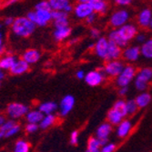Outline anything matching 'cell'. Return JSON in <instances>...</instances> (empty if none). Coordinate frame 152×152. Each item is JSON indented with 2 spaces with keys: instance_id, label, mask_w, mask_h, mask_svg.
<instances>
[{
  "instance_id": "e575fe53",
  "label": "cell",
  "mask_w": 152,
  "mask_h": 152,
  "mask_svg": "<svg viewBox=\"0 0 152 152\" xmlns=\"http://www.w3.org/2000/svg\"><path fill=\"white\" fill-rule=\"evenodd\" d=\"M126 107H127V113L128 115H133L134 113L137 112V106L135 101V99H129L126 101Z\"/></svg>"
},
{
  "instance_id": "f1b7e54d",
  "label": "cell",
  "mask_w": 152,
  "mask_h": 152,
  "mask_svg": "<svg viewBox=\"0 0 152 152\" xmlns=\"http://www.w3.org/2000/svg\"><path fill=\"white\" fill-rule=\"evenodd\" d=\"M137 107H145L151 101V96L148 93H142L139 95L135 99Z\"/></svg>"
},
{
  "instance_id": "44dd1931",
  "label": "cell",
  "mask_w": 152,
  "mask_h": 152,
  "mask_svg": "<svg viewBox=\"0 0 152 152\" xmlns=\"http://www.w3.org/2000/svg\"><path fill=\"white\" fill-rule=\"evenodd\" d=\"M17 61L15 56L12 55H7L0 58V69L1 70H10L12 66Z\"/></svg>"
},
{
  "instance_id": "277c9868",
  "label": "cell",
  "mask_w": 152,
  "mask_h": 152,
  "mask_svg": "<svg viewBox=\"0 0 152 152\" xmlns=\"http://www.w3.org/2000/svg\"><path fill=\"white\" fill-rule=\"evenodd\" d=\"M136 77V70L132 66H126L123 71L117 77L116 83L120 88L128 87Z\"/></svg>"
},
{
  "instance_id": "bcb514c9",
  "label": "cell",
  "mask_w": 152,
  "mask_h": 152,
  "mask_svg": "<svg viewBox=\"0 0 152 152\" xmlns=\"http://www.w3.org/2000/svg\"><path fill=\"white\" fill-rule=\"evenodd\" d=\"M136 39L139 43H145L146 42V36L144 34H137L136 36Z\"/></svg>"
},
{
  "instance_id": "680465c9",
  "label": "cell",
  "mask_w": 152,
  "mask_h": 152,
  "mask_svg": "<svg viewBox=\"0 0 152 152\" xmlns=\"http://www.w3.org/2000/svg\"><path fill=\"white\" fill-rule=\"evenodd\" d=\"M88 48H89V49H94V48H95V44H90V45L88 46Z\"/></svg>"
},
{
  "instance_id": "7bdbcfd3",
  "label": "cell",
  "mask_w": 152,
  "mask_h": 152,
  "mask_svg": "<svg viewBox=\"0 0 152 152\" xmlns=\"http://www.w3.org/2000/svg\"><path fill=\"white\" fill-rule=\"evenodd\" d=\"M89 34H90V37L92 38H98L100 35V31L98 28H96V27H93V28L90 29Z\"/></svg>"
},
{
  "instance_id": "ab89813d",
  "label": "cell",
  "mask_w": 152,
  "mask_h": 152,
  "mask_svg": "<svg viewBox=\"0 0 152 152\" xmlns=\"http://www.w3.org/2000/svg\"><path fill=\"white\" fill-rule=\"evenodd\" d=\"M39 126L37 125V124H33V123H27L26 127H25V130L26 133L28 134H32V133H35L37 131Z\"/></svg>"
},
{
  "instance_id": "8fae6325",
  "label": "cell",
  "mask_w": 152,
  "mask_h": 152,
  "mask_svg": "<svg viewBox=\"0 0 152 152\" xmlns=\"http://www.w3.org/2000/svg\"><path fill=\"white\" fill-rule=\"evenodd\" d=\"M119 36L126 41V42L129 43V41L133 39L134 37H136V36L137 35V27L134 25L131 24H126L123 26L119 27L118 29H117Z\"/></svg>"
},
{
  "instance_id": "f5cc1de1",
  "label": "cell",
  "mask_w": 152,
  "mask_h": 152,
  "mask_svg": "<svg viewBox=\"0 0 152 152\" xmlns=\"http://www.w3.org/2000/svg\"><path fill=\"white\" fill-rule=\"evenodd\" d=\"M6 121H7L6 117H4L3 115H0V128H1V127L4 125Z\"/></svg>"
},
{
  "instance_id": "be15d7a7",
  "label": "cell",
  "mask_w": 152,
  "mask_h": 152,
  "mask_svg": "<svg viewBox=\"0 0 152 152\" xmlns=\"http://www.w3.org/2000/svg\"><path fill=\"white\" fill-rule=\"evenodd\" d=\"M1 7H2V3L0 2V8H1Z\"/></svg>"
},
{
  "instance_id": "60d3db41",
  "label": "cell",
  "mask_w": 152,
  "mask_h": 152,
  "mask_svg": "<svg viewBox=\"0 0 152 152\" xmlns=\"http://www.w3.org/2000/svg\"><path fill=\"white\" fill-rule=\"evenodd\" d=\"M115 149H116V145L114 143H108L101 148L100 152H114Z\"/></svg>"
},
{
  "instance_id": "603a6c76",
  "label": "cell",
  "mask_w": 152,
  "mask_h": 152,
  "mask_svg": "<svg viewBox=\"0 0 152 152\" xmlns=\"http://www.w3.org/2000/svg\"><path fill=\"white\" fill-rule=\"evenodd\" d=\"M88 3L96 13L105 14L107 11V5L103 0H88Z\"/></svg>"
},
{
  "instance_id": "836d02e7",
  "label": "cell",
  "mask_w": 152,
  "mask_h": 152,
  "mask_svg": "<svg viewBox=\"0 0 152 152\" xmlns=\"http://www.w3.org/2000/svg\"><path fill=\"white\" fill-rule=\"evenodd\" d=\"M100 144L99 139H96V137H92L88 140V150H99L100 149Z\"/></svg>"
},
{
  "instance_id": "9c48e42d",
  "label": "cell",
  "mask_w": 152,
  "mask_h": 152,
  "mask_svg": "<svg viewBox=\"0 0 152 152\" xmlns=\"http://www.w3.org/2000/svg\"><path fill=\"white\" fill-rule=\"evenodd\" d=\"M52 20L55 28H63V27L69 26L68 15L63 11H52Z\"/></svg>"
},
{
  "instance_id": "484cf974",
  "label": "cell",
  "mask_w": 152,
  "mask_h": 152,
  "mask_svg": "<svg viewBox=\"0 0 152 152\" xmlns=\"http://www.w3.org/2000/svg\"><path fill=\"white\" fill-rule=\"evenodd\" d=\"M48 2L52 11H64L66 7L70 4L67 0H50Z\"/></svg>"
},
{
  "instance_id": "4fadbf2b",
  "label": "cell",
  "mask_w": 152,
  "mask_h": 152,
  "mask_svg": "<svg viewBox=\"0 0 152 152\" xmlns=\"http://www.w3.org/2000/svg\"><path fill=\"white\" fill-rule=\"evenodd\" d=\"M122 56V48H119L118 45H116L112 41L108 40V48H107V61L111 60H118Z\"/></svg>"
},
{
  "instance_id": "4316f807",
  "label": "cell",
  "mask_w": 152,
  "mask_h": 152,
  "mask_svg": "<svg viewBox=\"0 0 152 152\" xmlns=\"http://www.w3.org/2000/svg\"><path fill=\"white\" fill-rule=\"evenodd\" d=\"M57 120V118L54 114H51V115H46L43 117L42 120L39 123V128L42 129H47L48 128H50L51 126H53L55 122Z\"/></svg>"
},
{
  "instance_id": "e7e4bbea",
  "label": "cell",
  "mask_w": 152,
  "mask_h": 152,
  "mask_svg": "<svg viewBox=\"0 0 152 152\" xmlns=\"http://www.w3.org/2000/svg\"><path fill=\"white\" fill-rule=\"evenodd\" d=\"M0 86H1V82H0Z\"/></svg>"
},
{
  "instance_id": "6f0895ef",
  "label": "cell",
  "mask_w": 152,
  "mask_h": 152,
  "mask_svg": "<svg viewBox=\"0 0 152 152\" xmlns=\"http://www.w3.org/2000/svg\"><path fill=\"white\" fill-rule=\"evenodd\" d=\"M3 53H4V48L2 46V47H0V56H2Z\"/></svg>"
},
{
  "instance_id": "7c38bea8",
  "label": "cell",
  "mask_w": 152,
  "mask_h": 152,
  "mask_svg": "<svg viewBox=\"0 0 152 152\" xmlns=\"http://www.w3.org/2000/svg\"><path fill=\"white\" fill-rule=\"evenodd\" d=\"M108 48V39L106 37H99L95 44V53L102 59H106Z\"/></svg>"
},
{
  "instance_id": "ffe728a7",
  "label": "cell",
  "mask_w": 152,
  "mask_h": 152,
  "mask_svg": "<svg viewBox=\"0 0 152 152\" xmlns=\"http://www.w3.org/2000/svg\"><path fill=\"white\" fill-rule=\"evenodd\" d=\"M132 129V124L129 120H122V122L118 125L117 135L119 137H125L130 132Z\"/></svg>"
},
{
  "instance_id": "11a10c76",
  "label": "cell",
  "mask_w": 152,
  "mask_h": 152,
  "mask_svg": "<svg viewBox=\"0 0 152 152\" xmlns=\"http://www.w3.org/2000/svg\"><path fill=\"white\" fill-rule=\"evenodd\" d=\"M2 44H3V35L0 32V47H2Z\"/></svg>"
},
{
  "instance_id": "74e56055",
  "label": "cell",
  "mask_w": 152,
  "mask_h": 152,
  "mask_svg": "<svg viewBox=\"0 0 152 152\" xmlns=\"http://www.w3.org/2000/svg\"><path fill=\"white\" fill-rule=\"evenodd\" d=\"M17 125V122L15 120H13V119H9V120H7L5 122L4 125L0 128V131H2L4 133H6L7 131H8L9 129H11L13 127H15Z\"/></svg>"
},
{
  "instance_id": "f546056e",
  "label": "cell",
  "mask_w": 152,
  "mask_h": 152,
  "mask_svg": "<svg viewBox=\"0 0 152 152\" xmlns=\"http://www.w3.org/2000/svg\"><path fill=\"white\" fill-rule=\"evenodd\" d=\"M140 54L145 58H152V39L147 40L140 48Z\"/></svg>"
},
{
  "instance_id": "30bf717a",
  "label": "cell",
  "mask_w": 152,
  "mask_h": 152,
  "mask_svg": "<svg viewBox=\"0 0 152 152\" xmlns=\"http://www.w3.org/2000/svg\"><path fill=\"white\" fill-rule=\"evenodd\" d=\"M75 106V98L72 95H66L59 103L60 115L65 117L68 115Z\"/></svg>"
},
{
  "instance_id": "db71d44e",
  "label": "cell",
  "mask_w": 152,
  "mask_h": 152,
  "mask_svg": "<svg viewBox=\"0 0 152 152\" xmlns=\"http://www.w3.org/2000/svg\"><path fill=\"white\" fill-rule=\"evenodd\" d=\"M4 77H5V74H4V72H3L1 69H0V82H1V81L3 80Z\"/></svg>"
},
{
  "instance_id": "83f0119b",
  "label": "cell",
  "mask_w": 152,
  "mask_h": 152,
  "mask_svg": "<svg viewBox=\"0 0 152 152\" xmlns=\"http://www.w3.org/2000/svg\"><path fill=\"white\" fill-rule=\"evenodd\" d=\"M107 120L110 125H118L123 120V118L120 114H118L116 110L111 108L107 113Z\"/></svg>"
},
{
  "instance_id": "5b68a950",
  "label": "cell",
  "mask_w": 152,
  "mask_h": 152,
  "mask_svg": "<svg viewBox=\"0 0 152 152\" xmlns=\"http://www.w3.org/2000/svg\"><path fill=\"white\" fill-rule=\"evenodd\" d=\"M74 15L79 19H86L94 12L88 0H81L74 7Z\"/></svg>"
},
{
  "instance_id": "d6986e66",
  "label": "cell",
  "mask_w": 152,
  "mask_h": 152,
  "mask_svg": "<svg viewBox=\"0 0 152 152\" xmlns=\"http://www.w3.org/2000/svg\"><path fill=\"white\" fill-rule=\"evenodd\" d=\"M44 115L41 113L38 109H32L29 110L27 114L26 115V119L27 123H33V124H37L39 125V123L42 120Z\"/></svg>"
},
{
  "instance_id": "5bb4252c",
  "label": "cell",
  "mask_w": 152,
  "mask_h": 152,
  "mask_svg": "<svg viewBox=\"0 0 152 152\" xmlns=\"http://www.w3.org/2000/svg\"><path fill=\"white\" fill-rule=\"evenodd\" d=\"M40 58H41V54L36 48L27 49L22 55V59L25 62H26L29 66L30 65H33V64H36L37 62H38L39 59H40Z\"/></svg>"
},
{
  "instance_id": "52a82bcc",
  "label": "cell",
  "mask_w": 152,
  "mask_h": 152,
  "mask_svg": "<svg viewBox=\"0 0 152 152\" xmlns=\"http://www.w3.org/2000/svg\"><path fill=\"white\" fill-rule=\"evenodd\" d=\"M124 64L120 60H111L107 61L104 66V71L106 75L110 77H118L124 69Z\"/></svg>"
},
{
  "instance_id": "d590c367",
  "label": "cell",
  "mask_w": 152,
  "mask_h": 152,
  "mask_svg": "<svg viewBox=\"0 0 152 152\" xmlns=\"http://www.w3.org/2000/svg\"><path fill=\"white\" fill-rule=\"evenodd\" d=\"M36 11H52L48 1H39L36 4Z\"/></svg>"
},
{
  "instance_id": "8d00e7d4",
  "label": "cell",
  "mask_w": 152,
  "mask_h": 152,
  "mask_svg": "<svg viewBox=\"0 0 152 152\" xmlns=\"http://www.w3.org/2000/svg\"><path fill=\"white\" fill-rule=\"evenodd\" d=\"M139 75L140 77L144 78L146 81H150L151 78H152V69L149 67H146V68H143V69H141L140 72H139Z\"/></svg>"
},
{
  "instance_id": "681fc988",
  "label": "cell",
  "mask_w": 152,
  "mask_h": 152,
  "mask_svg": "<svg viewBox=\"0 0 152 152\" xmlns=\"http://www.w3.org/2000/svg\"><path fill=\"white\" fill-rule=\"evenodd\" d=\"M116 3L118 5H121V6H127V5H129L131 3L130 0H117Z\"/></svg>"
},
{
  "instance_id": "1f68e13d",
  "label": "cell",
  "mask_w": 152,
  "mask_h": 152,
  "mask_svg": "<svg viewBox=\"0 0 152 152\" xmlns=\"http://www.w3.org/2000/svg\"><path fill=\"white\" fill-rule=\"evenodd\" d=\"M29 151H30V145L28 142L24 140H18L15 146H14V152H29Z\"/></svg>"
},
{
  "instance_id": "6da1fadb",
  "label": "cell",
  "mask_w": 152,
  "mask_h": 152,
  "mask_svg": "<svg viewBox=\"0 0 152 152\" xmlns=\"http://www.w3.org/2000/svg\"><path fill=\"white\" fill-rule=\"evenodd\" d=\"M37 26L32 23L26 17H19L15 18L14 24L11 28L12 32L18 37H30L36 30Z\"/></svg>"
},
{
  "instance_id": "6125c7cd",
  "label": "cell",
  "mask_w": 152,
  "mask_h": 152,
  "mask_svg": "<svg viewBox=\"0 0 152 152\" xmlns=\"http://www.w3.org/2000/svg\"><path fill=\"white\" fill-rule=\"evenodd\" d=\"M149 26H150L152 27V18H151V21H150V25H149Z\"/></svg>"
},
{
  "instance_id": "3957f363",
  "label": "cell",
  "mask_w": 152,
  "mask_h": 152,
  "mask_svg": "<svg viewBox=\"0 0 152 152\" xmlns=\"http://www.w3.org/2000/svg\"><path fill=\"white\" fill-rule=\"evenodd\" d=\"M28 111L29 107L26 105L19 102H12L8 104L7 107V114L13 120L26 117Z\"/></svg>"
},
{
  "instance_id": "cb8c5ba5",
  "label": "cell",
  "mask_w": 152,
  "mask_h": 152,
  "mask_svg": "<svg viewBox=\"0 0 152 152\" xmlns=\"http://www.w3.org/2000/svg\"><path fill=\"white\" fill-rule=\"evenodd\" d=\"M71 35V28L69 26L63 27V28H58V29H55L54 31V38L57 41H62L66 38H67Z\"/></svg>"
},
{
  "instance_id": "8992f818",
  "label": "cell",
  "mask_w": 152,
  "mask_h": 152,
  "mask_svg": "<svg viewBox=\"0 0 152 152\" xmlns=\"http://www.w3.org/2000/svg\"><path fill=\"white\" fill-rule=\"evenodd\" d=\"M105 77H106V73L104 71V68H101L99 70L89 71L88 74H86V77L84 79L88 86L96 87V86H99L103 82Z\"/></svg>"
},
{
  "instance_id": "f907efd6",
  "label": "cell",
  "mask_w": 152,
  "mask_h": 152,
  "mask_svg": "<svg viewBox=\"0 0 152 152\" xmlns=\"http://www.w3.org/2000/svg\"><path fill=\"white\" fill-rule=\"evenodd\" d=\"M129 91V87H123V88H120L119 90H118V94L120 96H124L126 95Z\"/></svg>"
},
{
  "instance_id": "ba28073f",
  "label": "cell",
  "mask_w": 152,
  "mask_h": 152,
  "mask_svg": "<svg viewBox=\"0 0 152 152\" xmlns=\"http://www.w3.org/2000/svg\"><path fill=\"white\" fill-rule=\"evenodd\" d=\"M129 15L127 10L120 9L112 14L110 18V24L114 27H121L124 25H126L127 21L129 20Z\"/></svg>"
},
{
  "instance_id": "94428289",
  "label": "cell",
  "mask_w": 152,
  "mask_h": 152,
  "mask_svg": "<svg viewBox=\"0 0 152 152\" xmlns=\"http://www.w3.org/2000/svg\"><path fill=\"white\" fill-rule=\"evenodd\" d=\"M4 135H5V133L4 132H2V131H0V140L2 139V137H4Z\"/></svg>"
},
{
  "instance_id": "c3c4849f",
  "label": "cell",
  "mask_w": 152,
  "mask_h": 152,
  "mask_svg": "<svg viewBox=\"0 0 152 152\" xmlns=\"http://www.w3.org/2000/svg\"><path fill=\"white\" fill-rule=\"evenodd\" d=\"M73 10H74V7H73V5L70 3L69 5H67L66 7V8L64 9V11L63 12H65L66 14H69V13H71V12H73Z\"/></svg>"
},
{
  "instance_id": "ee69618b",
  "label": "cell",
  "mask_w": 152,
  "mask_h": 152,
  "mask_svg": "<svg viewBox=\"0 0 152 152\" xmlns=\"http://www.w3.org/2000/svg\"><path fill=\"white\" fill-rule=\"evenodd\" d=\"M96 14L93 12V13L91 14V15H89V16L86 18V23L88 24V25H91V24H93V23L96 21Z\"/></svg>"
},
{
  "instance_id": "2e32d148",
  "label": "cell",
  "mask_w": 152,
  "mask_h": 152,
  "mask_svg": "<svg viewBox=\"0 0 152 152\" xmlns=\"http://www.w3.org/2000/svg\"><path fill=\"white\" fill-rule=\"evenodd\" d=\"M28 69H29V65L26 62H25L23 59H17V61L10 69V73L12 75L19 76L27 72Z\"/></svg>"
},
{
  "instance_id": "e0dca14e",
  "label": "cell",
  "mask_w": 152,
  "mask_h": 152,
  "mask_svg": "<svg viewBox=\"0 0 152 152\" xmlns=\"http://www.w3.org/2000/svg\"><path fill=\"white\" fill-rule=\"evenodd\" d=\"M58 106L55 101H46V102L41 103L38 106L37 109L44 116H46V115L54 114L58 110Z\"/></svg>"
},
{
  "instance_id": "7402d4cb",
  "label": "cell",
  "mask_w": 152,
  "mask_h": 152,
  "mask_svg": "<svg viewBox=\"0 0 152 152\" xmlns=\"http://www.w3.org/2000/svg\"><path fill=\"white\" fill-rule=\"evenodd\" d=\"M152 18V12L151 10L146 8L144 10H142L140 15H139V18H137V21H139V24L143 26V27H147L150 25V21Z\"/></svg>"
},
{
  "instance_id": "f6af8a7d",
  "label": "cell",
  "mask_w": 152,
  "mask_h": 152,
  "mask_svg": "<svg viewBox=\"0 0 152 152\" xmlns=\"http://www.w3.org/2000/svg\"><path fill=\"white\" fill-rule=\"evenodd\" d=\"M14 21H15V18H11V17L6 18L4 19V25L7 26H12V25L14 24Z\"/></svg>"
},
{
  "instance_id": "f35d334b",
  "label": "cell",
  "mask_w": 152,
  "mask_h": 152,
  "mask_svg": "<svg viewBox=\"0 0 152 152\" xmlns=\"http://www.w3.org/2000/svg\"><path fill=\"white\" fill-rule=\"evenodd\" d=\"M20 129H21L20 126L18 125V124H17V125H16L15 127H13L11 129H9L8 131H7V132L5 133L4 137H13V136H15V135H17V134L20 131Z\"/></svg>"
},
{
  "instance_id": "d6a6232c",
  "label": "cell",
  "mask_w": 152,
  "mask_h": 152,
  "mask_svg": "<svg viewBox=\"0 0 152 152\" xmlns=\"http://www.w3.org/2000/svg\"><path fill=\"white\" fill-rule=\"evenodd\" d=\"M148 81H146L144 78L140 77L139 75H137L135 77V87L137 90L140 91H144L147 87H148Z\"/></svg>"
},
{
  "instance_id": "7a4b0ae2",
  "label": "cell",
  "mask_w": 152,
  "mask_h": 152,
  "mask_svg": "<svg viewBox=\"0 0 152 152\" xmlns=\"http://www.w3.org/2000/svg\"><path fill=\"white\" fill-rule=\"evenodd\" d=\"M26 18L38 26H46L52 20V11H30L26 14Z\"/></svg>"
},
{
  "instance_id": "816d5d0a",
  "label": "cell",
  "mask_w": 152,
  "mask_h": 152,
  "mask_svg": "<svg viewBox=\"0 0 152 152\" xmlns=\"http://www.w3.org/2000/svg\"><path fill=\"white\" fill-rule=\"evenodd\" d=\"M99 140V144H100V147H104L106 146L107 144H108V139H102V140Z\"/></svg>"
},
{
  "instance_id": "d4e9b609",
  "label": "cell",
  "mask_w": 152,
  "mask_h": 152,
  "mask_svg": "<svg viewBox=\"0 0 152 152\" xmlns=\"http://www.w3.org/2000/svg\"><path fill=\"white\" fill-rule=\"evenodd\" d=\"M108 40L109 41H112V42H114L116 45H118L121 48L127 47V45H128V42H126V41L119 36V34H118V32L117 29L116 30H113V31H111V32L109 33V35H108Z\"/></svg>"
},
{
  "instance_id": "b9f144b4",
  "label": "cell",
  "mask_w": 152,
  "mask_h": 152,
  "mask_svg": "<svg viewBox=\"0 0 152 152\" xmlns=\"http://www.w3.org/2000/svg\"><path fill=\"white\" fill-rule=\"evenodd\" d=\"M77 143H78V132L75 130L70 135V144L76 146L77 145Z\"/></svg>"
},
{
  "instance_id": "9f6ffc18",
  "label": "cell",
  "mask_w": 152,
  "mask_h": 152,
  "mask_svg": "<svg viewBox=\"0 0 152 152\" xmlns=\"http://www.w3.org/2000/svg\"><path fill=\"white\" fill-rule=\"evenodd\" d=\"M77 41H78V38H77V37L73 38V39L70 40V44H75V43H77Z\"/></svg>"
},
{
  "instance_id": "9a60e30c",
  "label": "cell",
  "mask_w": 152,
  "mask_h": 152,
  "mask_svg": "<svg viewBox=\"0 0 152 152\" xmlns=\"http://www.w3.org/2000/svg\"><path fill=\"white\" fill-rule=\"evenodd\" d=\"M122 56L126 60L133 62L139 59L140 56V48L139 47H129L122 52Z\"/></svg>"
},
{
  "instance_id": "4dcf8cb0",
  "label": "cell",
  "mask_w": 152,
  "mask_h": 152,
  "mask_svg": "<svg viewBox=\"0 0 152 152\" xmlns=\"http://www.w3.org/2000/svg\"><path fill=\"white\" fill-rule=\"evenodd\" d=\"M112 108L114 110H116V111L118 114H120L123 118L128 115V113H127V107H126V101H124L122 99H119L117 102H115V104H114Z\"/></svg>"
},
{
  "instance_id": "ac0fdd59",
  "label": "cell",
  "mask_w": 152,
  "mask_h": 152,
  "mask_svg": "<svg viewBox=\"0 0 152 152\" xmlns=\"http://www.w3.org/2000/svg\"><path fill=\"white\" fill-rule=\"evenodd\" d=\"M112 131V126L110 125L108 122L103 123L101 125L96 129V137L99 140L102 139H107V137Z\"/></svg>"
},
{
  "instance_id": "7dc6e473",
  "label": "cell",
  "mask_w": 152,
  "mask_h": 152,
  "mask_svg": "<svg viewBox=\"0 0 152 152\" xmlns=\"http://www.w3.org/2000/svg\"><path fill=\"white\" fill-rule=\"evenodd\" d=\"M76 77L77 79H84L86 77V73L84 72V70H77L76 73Z\"/></svg>"
},
{
  "instance_id": "91938a15",
  "label": "cell",
  "mask_w": 152,
  "mask_h": 152,
  "mask_svg": "<svg viewBox=\"0 0 152 152\" xmlns=\"http://www.w3.org/2000/svg\"><path fill=\"white\" fill-rule=\"evenodd\" d=\"M86 152H100V149H99V150H88V149H87Z\"/></svg>"
}]
</instances>
